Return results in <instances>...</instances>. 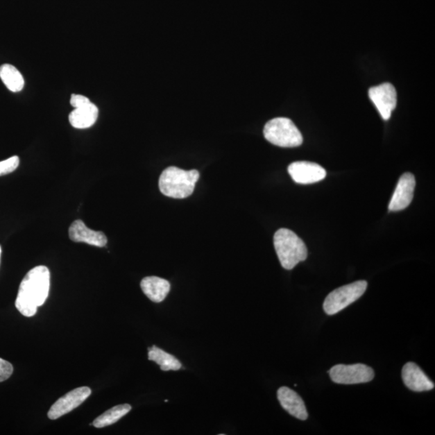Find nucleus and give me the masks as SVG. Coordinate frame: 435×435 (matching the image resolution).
<instances>
[{
    "label": "nucleus",
    "instance_id": "f257e3e1",
    "mask_svg": "<svg viewBox=\"0 0 435 435\" xmlns=\"http://www.w3.org/2000/svg\"><path fill=\"white\" fill-rule=\"evenodd\" d=\"M50 272L46 266L33 268L26 274L19 286L16 307L25 317H33L43 306L49 296Z\"/></svg>",
    "mask_w": 435,
    "mask_h": 435
},
{
    "label": "nucleus",
    "instance_id": "f03ea898",
    "mask_svg": "<svg viewBox=\"0 0 435 435\" xmlns=\"http://www.w3.org/2000/svg\"><path fill=\"white\" fill-rule=\"evenodd\" d=\"M196 169L184 170L175 167L164 169L159 178L160 191L173 198H186L193 194L198 181Z\"/></svg>",
    "mask_w": 435,
    "mask_h": 435
},
{
    "label": "nucleus",
    "instance_id": "7ed1b4c3",
    "mask_svg": "<svg viewBox=\"0 0 435 435\" xmlns=\"http://www.w3.org/2000/svg\"><path fill=\"white\" fill-rule=\"evenodd\" d=\"M275 250L282 266L291 270L307 258L306 244L291 230L279 229L273 237Z\"/></svg>",
    "mask_w": 435,
    "mask_h": 435
},
{
    "label": "nucleus",
    "instance_id": "20e7f679",
    "mask_svg": "<svg viewBox=\"0 0 435 435\" xmlns=\"http://www.w3.org/2000/svg\"><path fill=\"white\" fill-rule=\"evenodd\" d=\"M264 136L267 141L282 148L298 147L303 142L301 132L291 119L275 118L264 126Z\"/></svg>",
    "mask_w": 435,
    "mask_h": 435
},
{
    "label": "nucleus",
    "instance_id": "39448f33",
    "mask_svg": "<svg viewBox=\"0 0 435 435\" xmlns=\"http://www.w3.org/2000/svg\"><path fill=\"white\" fill-rule=\"evenodd\" d=\"M368 282L358 281L333 290L325 299L323 309L328 315L336 314L356 302L366 291Z\"/></svg>",
    "mask_w": 435,
    "mask_h": 435
},
{
    "label": "nucleus",
    "instance_id": "423d86ee",
    "mask_svg": "<svg viewBox=\"0 0 435 435\" xmlns=\"http://www.w3.org/2000/svg\"><path fill=\"white\" fill-rule=\"evenodd\" d=\"M329 375L333 382L341 384L368 383L375 377L373 369L363 364H338L330 370Z\"/></svg>",
    "mask_w": 435,
    "mask_h": 435
},
{
    "label": "nucleus",
    "instance_id": "0eeeda50",
    "mask_svg": "<svg viewBox=\"0 0 435 435\" xmlns=\"http://www.w3.org/2000/svg\"><path fill=\"white\" fill-rule=\"evenodd\" d=\"M368 96L382 117L384 121H388L397 107L396 89L391 83H386L370 88Z\"/></svg>",
    "mask_w": 435,
    "mask_h": 435
},
{
    "label": "nucleus",
    "instance_id": "6e6552de",
    "mask_svg": "<svg viewBox=\"0 0 435 435\" xmlns=\"http://www.w3.org/2000/svg\"><path fill=\"white\" fill-rule=\"evenodd\" d=\"M92 394V389L88 387H80L72 390L65 396L59 398L48 412V417L56 420L78 408Z\"/></svg>",
    "mask_w": 435,
    "mask_h": 435
},
{
    "label": "nucleus",
    "instance_id": "1a4fd4ad",
    "mask_svg": "<svg viewBox=\"0 0 435 435\" xmlns=\"http://www.w3.org/2000/svg\"><path fill=\"white\" fill-rule=\"evenodd\" d=\"M288 172L295 182L303 185L322 181L327 175L326 170L321 166L309 162H296L290 164Z\"/></svg>",
    "mask_w": 435,
    "mask_h": 435
},
{
    "label": "nucleus",
    "instance_id": "9d476101",
    "mask_svg": "<svg viewBox=\"0 0 435 435\" xmlns=\"http://www.w3.org/2000/svg\"><path fill=\"white\" fill-rule=\"evenodd\" d=\"M416 181L411 173H404L400 178L396 189L389 205V212L402 211L411 203Z\"/></svg>",
    "mask_w": 435,
    "mask_h": 435
},
{
    "label": "nucleus",
    "instance_id": "9b49d317",
    "mask_svg": "<svg viewBox=\"0 0 435 435\" xmlns=\"http://www.w3.org/2000/svg\"><path fill=\"white\" fill-rule=\"evenodd\" d=\"M402 376L404 384L413 392L429 391L434 388V383L415 363L404 364Z\"/></svg>",
    "mask_w": 435,
    "mask_h": 435
},
{
    "label": "nucleus",
    "instance_id": "f8f14e48",
    "mask_svg": "<svg viewBox=\"0 0 435 435\" xmlns=\"http://www.w3.org/2000/svg\"><path fill=\"white\" fill-rule=\"evenodd\" d=\"M69 236L74 242L85 243L99 248L105 247L108 244V238L103 232L88 228L80 219L69 227Z\"/></svg>",
    "mask_w": 435,
    "mask_h": 435
},
{
    "label": "nucleus",
    "instance_id": "ddd939ff",
    "mask_svg": "<svg viewBox=\"0 0 435 435\" xmlns=\"http://www.w3.org/2000/svg\"><path fill=\"white\" fill-rule=\"evenodd\" d=\"M280 404L289 414L299 420H307L308 412L303 400L299 395L288 387H281L278 391Z\"/></svg>",
    "mask_w": 435,
    "mask_h": 435
},
{
    "label": "nucleus",
    "instance_id": "4468645a",
    "mask_svg": "<svg viewBox=\"0 0 435 435\" xmlns=\"http://www.w3.org/2000/svg\"><path fill=\"white\" fill-rule=\"evenodd\" d=\"M98 117L99 109L91 102L82 107L74 108V111L69 114V121L75 128L86 129L96 123Z\"/></svg>",
    "mask_w": 435,
    "mask_h": 435
},
{
    "label": "nucleus",
    "instance_id": "2eb2a0df",
    "mask_svg": "<svg viewBox=\"0 0 435 435\" xmlns=\"http://www.w3.org/2000/svg\"><path fill=\"white\" fill-rule=\"evenodd\" d=\"M143 292L152 302L164 301L170 290V284L166 279L158 277H146L141 282Z\"/></svg>",
    "mask_w": 435,
    "mask_h": 435
},
{
    "label": "nucleus",
    "instance_id": "dca6fc26",
    "mask_svg": "<svg viewBox=\"0 0 435 435\" xmlns=\"http://www.w3.org/2000/svg\"><path fill=\"white\" fill-rule=\"evenodd\" d=\"M0 78L12 92H22L24 87V80L22 73L12 65L4 64L0 67Z\"/></svg>",
    "mask_w": 435,
    "mask_h": 435
},
{
    "label": "nucleus",
    "instance_id": "f3484780",
    "mask_svg": "<svg viewBox=\"0 0 435 435\" xmlns=\"http://www.w3.org/2000/svg\"><path fill=\"white\" fill-rule=\"evenodd\" d=\"M148 359L156 362L162 371H177L182 368V364L176 357L156 346L148 348Z\"/></svg>",
    "mask_w": 435,
    "mask_h": 435
},
{
    "label": "nucleus",
    "instance_id": "a211bd4d",
    "mask_svg": "<svg viewBox=\"0 0 435 435\" xmlns=\"http://www.w3.org/2000/svg\"><path fill=\"white\" fill-rule=\"evenodd\" d=\"M131 409L132 407L128 404H119V406L110 409L108 411L100 415L93 422V426L96 428L111 426V425L117 423L119 419L128 414Z\"/></svg>",
    "mask_w": 435,
    "mask_h": 435
},
{
    "label": "nucleus",
    "instance_id": "6ab92c4d",
    "mask_svg": "<svg viewBox=\"0 0 435 435\" xmlns=\"http://www.w3.org/2000/svg\"><path fill=\"white\" fill-rule=\"evenodd\" d=\"M19 164V158L17 156H13L5 161L0 162V176H4L12 173L16 170Z\"/></svg>",
    "mask_w": 435,
    "mask_h": 435
},
{
    "label": "nucleus",
    "instance_id": "aec40b11",
    "mask_svg": "<svg viewBox=\"0 0 435 435\" xmlns=\"http://www.w3.org/2000/svg\"><path fill=\"white\" fill-rule=\"evenodd\" d=\"M12 364L0 358V382L7 381V379L12 376Z\"/></svg>",
    "mask_w": 435,
    "mask_h": 435
},
{
    "label": "nucleus",
    "instance_id": "412c9836",
    "mask_svg": "<svg viewBox=\"0 0 435 435\" xmlns=\"http://www.w3.org/2000/svg\"><path fill=\"white\" fill-rule=\"evenodd\" d=\"M91 103L87 97L81 96V94H72L71 99V104L74 108H79Z\"/></svg>",
    "mask_w": 435,
    "mask_h": 435
},
{
    "label": "nucleus",
    "instance_id": "4be33fe9",
    "mask_svg": "<svg viewBox=\"0 0 435 435\" xmlns=\"http://www.w3.org/2000/svg\"><path fill=\"white\" fill-rule=\"evenodd\" d=\"M1 253H2V249H1V247H0V259H1Z\"/></svg>",
    "mask_w": 435,
    "mask_h": 435
}]
</instances>
